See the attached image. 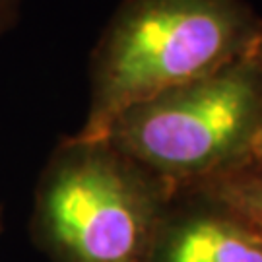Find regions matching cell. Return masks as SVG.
<instances>
[{
	"instance_id": "1",
	"label": "cell",
	"mask_w": 262,
	"mask_h": 262,
	"mask_svg": "<svg viewBox=\"0 0 262 262\" xmlns=\"http://www.w3.org/2000/svg\"><path fill=\"white\" fill-rule=\"evenodd\" d=\"M262 18L245 0H122L90 55L80 136L99 138L126 107L253 53Z\"/></svg>"
},
{
	"instance_id": "2",
	"label": "cell",
	"mask_w": 262,
	"mask_h": 262,
	"mask_svg": "<svg viewBox=\"0 0 262 262\" xmlns=\"http://www.w3.org/2000/svg\"><path fill=\"white\" fill-rule=\"evenodd\" d=\"M173 192L105 138L74 134L39 175L29 235L51 262H148Z\"/></svg>"
},
{
	"instance_id": "3",
	"label": "cell",
	"mask_w": 262,
	"mask_h": 262,
	"mask_svg": "<svg viewBox=\"0 0 262 262\" xmlns=\"http://www.w3.org/2000/svg\"><path fill=\"white\" fill-rule=\"evenodd\" d=\"M260 122L262 62L254 49L210 74L126 107L99 138L183 188L245 163Z\"/></svg>"
},
{
	"instance_id": "4",
	"label": "cell",
	"mask_w": 262,
	"mask_h": 262,
	"mask_svg": "<svg viewBox=\"0 0 262 262\" xmlns=\"http://www.w3.org/2000/svg\"><path fill=\"white\" fill-rule=\"evenodd\" d=\"M148 262H262V233L206 190L175 188Z\"/></svg>"
},
{
	"instance_id": "5",
	"label": "cell",
	"mask_w": 262,
	"mask_h": 262,
	"mask_svg": "<svg viewBox=\"0 0 262 262\" xmlns=\"http://www.w3.org/2000/svg\"><path fill=\"white\" fill-rule=\"evenodd\" d=\"M196 187L235 210L262 233V165L245 161Z\"/></svg>"
},
{
	"instance_id": "6",
	"label": "cell",
	"mask_w": 262,
	"mask_h": 262,
	"mask_svg": "<svg viewBox=\"0 0 262 262\" xmlns=\"http://www.w3.org/2000/svg\"><path fill=\"white\" fill-rule=\"evenodd\" d=\"M19 0H0V33L14 26L18 18Z\"/></svg>"
},
{
	"instance_id": "7",
	"label": "cell",
	"mask_w": 262,
	"mask_h": 262,
	"mask_svg": "<svg viewBox=\"0 0 262 262\" xmlns=\"http://www.w3.org/2000/svg\"><path fill=\"white\" fill-rule=\"evenodd\" d=\"M256 53H258V58H260L262 62V35H260V41H258V47H256ZM247 161H253V163L262 165V122H260V128H258V134H256V140H254L253 151H251V156H249Z\"/></svg>"
},
{
	"instance_id": "8",
	"label": "cell",
	"mask_w": 262,
	"mask_h": 262,
	"mask_svg": "<svg viewBox=\"0 0 262 262\" xmlns=\"http://www.w3.org/2000/svg\"><path fill=\"white\" fill-rule=\"evenodd\" d=\"M2 231H4V208L0 204V235H2Z\"/></svg>"
}]
</instances>
